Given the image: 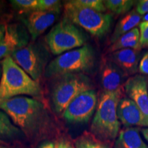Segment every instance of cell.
I'll list each match as a JSON object with an SVG mask.
<instances>
[{
    "label": "cell",
    "instance_id": "7",
    "mask_svg": "<svg viewBox=\"0 0 148 148\" xmlns=\"http://www.w3.org/2000/svg\"><path fill=\"white\" fill-rule=\"evenodd\" d=\"M46 42L53 55H61L86 45V36L75 24L64 17L51 29L46 36Z\"/></svg>",
    "mask_w": 148,
    "mask_h": 148
},
{
    "label": "cell",
    "instance_id": "31",
    "mask_svg": "<svg viewBox=\"0 0 148 148\" xmlns=\"http://www.w3.org/2000/svg\"><path fill=\"white\" fill-rule=\"evenodd\" d=\"M140 132H141L142 134H143V136H144V138H145V140H147L148 143V127H145V128H142L141 130H140Z\"/></svg>",
    "mask_w": 148,
    "mask_h": 148
},
{
    "label": "cell",
    "instance_id": "9",
    "mask_svg": "<svg viewBox=\"0 0 148 148\" xmlns=\"http://www.w3.org/2000/svg\"><path fill=\"white\" fill-rule=\"evenodd\" d=\"M97 105V96L95 90H86L74 98L64 110L62 116L69 123H87L95 112Z\"/></svg>",
    "mask_w": 148,
    "mask_h": 148
},
{
    "label": "cell",
    "instance_id": "3",
    "mask_svg": "<svg viewBox=\"0 0 148 148\" xmlns=\"http://www.w3.org/2000/svg\"><path fill=\"white\" fill-rule=\"evenodd\" d=\"M2 74L0 80V103L18 96L39 95L38 82L33 79L9 56L1 61Z\"/></svg>",
    "mask_w": 148,
    "mask_h": 148
},
{
    "label": "cell",
    "instance_id": "24",
    "mask_svg": "<svg viewBox=\"0 0 148 148\" xmlns=\"http://www.w3.org/2000/svg\"><path fill=\"white\" fill-rule=\"evenodd\" d=\"M61 1L58 0H38V10L60 12Z\"/></svg>",
    "mask_w": 148,
    "mask_h": 148
},
{
    "label": "cell",
    "instance_id": "36",
    "mask_svg": "<svg viewBox=\"0 0 148 148\" xmlns=\"http://www.w3.org/2000/svg\"><path fill=\"white\" fill-rule=\"evenodd\" d=\"M0 143H3V142H2V141H1V140H0Z\"/></svg>",
    "mask_w": 148,
    "mask_h": 148
},
{
    "label": "cell",
    "instance_id": "33",
    "mask_svg": "<svg viewBox=\"0 0 148 148\" xmlns=\"http://www.w3.org/2000/svg\"><path fill=\"white\" fill-rule=\"evenodd\" d=\"M1 74H2V65H1V62L0 63V80H1Z\"/></svg>",
    "mask_w": 148,
    "mask_h": 148
},
{
    "label": "cell",
    "instance_id": "26",
    "mask_svg": "<svg viewBox=\"0 0 148 148\" xmlns=\"http://www.w3.org/2000/svg\"><path fill=\"white\" fill-rule=\"evenodd\" d=\"M140 15H145L148 13V0H140L137 1L135 8Z\"/></svg>",
    "mask_w": 148,
    "mask_h": 148
},
{
    "label": "cell",
    "instance_id": "17",
    "mask_svg": "<svg viewBox=\"0 0 148 148\" xmlns=\"http://www.w3.org/2000/svg\"><path fill=\"white\" fill-rule=\"evenodd\" d=\"M141 20L142 16L140 15L135 9L127 13L116 23L114 32L111 35L110 43L113 44L121 36L135 28L138 25H140Z\"/></svg>",
    "mask_w": 148,
    "mask_h": 148
},
{
    "label": "cell",
    "instance_id": "4",
    "mask_svg": "<svg viewBox=\"0 0 148 148\" xmlns=\"http://www.w3.org/2000/svg\"><path fill=\"white\" fill-rule=\"evenodd\" d=\"M95 56L92 47L86 44L82 47L59 55L47 65L46 77H58L66 74L81 73L91 69Z\"/></svg>",
    "mask_w": 148,
    "mask_h": 148
},
{
    "label": "cell",
    "instance_id": "8",
    "mask_svg": "<svg viewBox=\"0 0 148 148\" xmlns=\"http://www.w3.org/2000/svg\"><path fill=\"white\" fill-rule=\"evenodd\" d=\"M13 60L34 80L38 82L45 71L48 53L42 46L29 44L11 55Z\"/></svg>",
    "mask_w": 148,
    "mask_h": 148
},
{
    "label": "cell",
    "instance_id": "34",
    "mask_svg": "<svg viewBox=\"0 0 148 148\" xmlns=\"http://www.w3.org/2000/svg\"><path fill=\"white\" fill-rule=\"evenodd\" d=\"M1 7H0V16H1Z\"/></svg>",
    "mask_w": 148,
    "mask_h": 148
},
{
    "label": "cell",
    "instance_id": "14",
    "mask_svg": "<svg viewBox=\"0 0 148 148\" xmlns=\"http://www.w3.org/2000/svg\"><path fill=\"white\" fill-rule=\"evenodd\" d=\"M125 73L110 59H103L100 69V80L104 91H114L123 87Z\"/></svg>",
    "mask_w": 148,
    "mask_h": 148
},
{
    "label": "cell",
    "instance_id": "32",
    "mask_svg": "<svg viewBox=\"0 0 148 148\" xmlns=\"http://www.w3.org/2000/svg\"><path fill=\"white\" fill-rule=\"evenodd\" d=\"M142 21L143 22H148V13L145 14L142 18Z\"/></svg>",
    "mask_w": 148,
    "mask_h": 148
},
{
    "label": "cell",
    "instance_id": "18",
    "mask_svg": "<svg viewBox=\"0 0 148 148\" xmlns=\"http://www.w3.org/2000/svg\"><path fill=\"white\" fill-rule=\"evenodd\" d=\"M141 48L140 44V29L135 27L112 44L108 51L110 53L122 49H133L139 51Z\"/></svg>",
    "mask_w": 148,
    "mask_h": 148
},
{
    "label": "cell",
    "instance_id": "27",
    "mask_svg": "<svg viewBox=\"0 0 148 148\" xmlns=\"http://www.w3.org/2000/svg\"><path fill=\"white\" fill-rule=\"evenodd\" d=\"M138 71L140 73L148 75V53H146L140 59L138 64Z\"/></svg>",
    "mask_w": 148,
    "mask_h": 148
},
{
    "label": "cell",
    "instance_id": "10",
    "mask_svg": "<svg viewBox=\"0 0 148 148\" xmlns=\"http://www.w3.org/2000/svg\"><path fill=\"white\" fill-rule=\"evenodd\" d=\"M125 93L136 103L148 121V79L140 74L129 77L124 84Z\"/></svg>",
    "mask_w": 148,
    "mask_h": 148
},
{
    "label": "cell",
    "instance_id": "25",
    "mask_svg": "<svg viewBox=\"0 0 148 148\" xmlns=\"http://www.w3.org/2000/svg\"><path fill=\"white\" fill-rule=\"evenodd\" d=\"M140 44L141 47L148 46V22H143L140 23Z\"/></svg>",
    "mask_w": 148,
    "mask_h": 148
},
{
    "label": "cell",
    "instance_id": "21",
    "mask_svg": "<svg viewBox=\"0 0 148 148\" xmlns=\"http://www.w3.org/2000/svg\"><path fill=\"white\" fill-rule=\"evenodd\" d=\"M135 1L131 0H106L103 1L106 9L116 14H124L132 8Z\"/></svg>",
    "mask_w": 148,
    "mask_h": 148
},
{
    "label": "cell",
    "instance_id": "15",
    "mask_svg": "<svg viewBox=\"0 0 148 148\" xmlns=\"http://www.w3.org/2000/svg\"><path fill=\"white\" fill-rule=\"evenodd\" d=\"M139 51L133 49H122L110 53L109 59L123 71L125 75H132L138 70Z\"/></svg>",
    "mask_w": 148,
    "mask_h": 148
},
{
    "label": "cell",
    "instance_id": "2",
    "mask_svg": "<svg viewBox=\"0 0 148 148\" xmlns=\"http://www.w3.org/2000/svg\"><path fill=\"white\" fill-rule=\"evenodd\" d=\"M124 91L122 88L114 91H103L101 94L90 127V134L110 145L114 144L120 132L117 107Z\"/></svg>",
    "mask_w": 148,
    "mask_h": 148
},
{
    "label": "cell",
    "instance_id": "1",
    "mask_svg": "<svg viewBox=\"0 0 148 148\" xmlns=\"http://www.w3.org/2000/svg\"><path fill=\"white\" fill-rule=\"evenodd\" d=\"M0 109L8 114L14 125L30 136L47 124L49 117L45 107L35 98L26 96L11 98L0 103Z\"/></svg>",
    "mask_w": 148,
    "mask_h": 148
},
{
    "label": "cell",
    "instance_id": "20",
    "mask_svg": "<svg viewBox=\"0 0 148 148\" xmlns=\"http://www.w3.org/2000/svg\"><path fill=\"white\" fill-rule=\"evenodd\" d=\"M75 148H112L109 144L96 138L90 133H84L75 141Z\"/></svg>",
    "mask_w": 148,
    "mask_h": 148
},
{
    "label": "cell",
    "instance_id": "5",
    "mask_svg": "<svg viewBox=\"0 0 148 148\" xmlns=\"http://www.w3.org/2000/svg\"><path fill=\"white\" fill-rule=\"evenodd\" d=\"M64 12L65 18L71 23L99 38L108 33L112 21L111 14L77 6L70 1L64 3Z\"/></svg>",
    "mask_w": 148,
    "mask_h": 148
},
{
    "label": "cell",
    "instance_id": "12",
    "mask_svg": "<svg viewBox=\"0 0 148 148\" xmlns=\"http://www.w3.org/2000/svg\"><path fill=\"white\" fill-rule=\"evenodd\" d=\"M28 36L21 25H5V36L0 42V60L4 59L18 49L27 45Z\"/></svg>",
    "mask_w": 148,
    "mask_h": 148
},
{
    "label": "cell",
    "instance_id": "16",
    "mask_svg": "<svg viewBox=\"0 0 148 148\" xmlns=\"http://www.w3.org/2000/svg\"><path fill=\"white\" fill-rule=\"evenodd\" d=\"M137 127H125L120 130L114 143V148H148Z\"/></svg>",
    "mask_w": 148,
    "mask_h": 148
},
{
    "label": "cell",
    "instance_id": "13",
    "mask_svg": "<svg viewBox=\"0 0 148 148\" xmlns=\"http://www.w3.org/2000/svg\"><path fill=\"white\" fill-rule=\"evenodd\" d=\"M119 121L125 127H148V121L134 101L123 97L117 107Z\"/></svg>",
    "mask_w": 148,
    "mask_h": 148
},
{
    "label": "cell",
    "instance_id": "23",
    "mask_svg": "<svg viewBox=\"0 0 148 148\" xmlns=\"http://www.w3.org/2000/svg\"><path fill=\"white\" fill-rule=\"evenodd\" d=\"M70 1L77 6L93 10L97 12H103L106 10L103 1L101 0H72Z\"/></svg>",
    "mask_w": 148,
    "mask_h": 148
},
{
    "label": "cell",
    "instance_id": "6",
    "mask_svg": "<svg viewBox=\"0 0 148 148\" xmlns=\"http://www.w3.org/2000/svg\"><path fill=\"white\" fill-rule=\"evenodd\" d=\"M51 99L56 112L63 113L72 100L81 92L92 89L89 79L82 73L66 74L56 77Z\"/></svg>",
    "mask_w": 148,
    "mask_h": 148
},
{
    "label": "cell",
    "instance_id": "35",
    "mask_svg": "<svg viewBox=\"0 0 148 148\" xmlns=\"http://www.w3.org/2000/svg\"><path fill=\"white\" fill-rule=\"evenodd\" d=\"M0 148H7V147H3V146H1V147H0Z\"/></svg>",
    "mask_w": 148,
    "mask_h": 148
},
{
    "label": "cell",
    "instance_id": "19",
    "mask_svg": "<svg viewBox=\"0 0 148 148\" xmlns=\"http://www.w3.org/2000/svg\"><path fill=\"white\" fill-rule=\"evenodd\" d=\"M21 134V130L12 123L8 114L0 110V137L13 138Z\"/></svg>",
    "mask_w": 148,
    "mask_h": 148
},
{
    "label": "cell",
    "instance_id": "11",
    "mask_svg": "<svg viewBox=\"0 0 148 148\" xmlns=\"http://www.w3.org/2000/svg\"><path fill=\"white\" fill-rule=\"evenodd\" d=\"M59 14L58 12L34 11L23 14L20 18L28 30L32 40H35L54 23Z\"/></svg>",
    "mask_w": 148,
    "mask_h": 148
},
{
    "label": "cell",
    "instance_id": "22",
    "mask_svg": "<svg viewBox=\"0 0 148 148\" xmlns=\"http://www.w3.org/2000/svg\"><path fill=\"white\" fill-rule=\"evenodd\" d=\"M10 3L22 14L38 10V0H12Z\"/></svg>",
    "mask_w": 148,
    "mask_h": 148
},
{
    "label": "cell",
    "instance_id": "30",
    "mask_svg": "<svg viewBox=\"0 0 148 148\" xmlns=\"http://www.w3.org/2000/svg\"><path fill=\"white\" fill-rule=\"evenodd\" d=\"M5 25L1 24L0 25V42L2 41L5 36Z\"/></svg>",
    "mask_w": 148,
    "mask_h": 148
},
{
    "label": "cell",
    "instance_id": "28",
    "mask_svg": "<svg viewBox=\"0 0 148 148\" xmlns=\"http://www.w3.org/2000/svg\"><path fill=\"white\" fill-rule=\"evenodd\" d=\"M55 148H75L69 140H60L55 143Z\"/></svg>",
    "mask_w": 148,
    "mask_h": 148
},
{
    "label": "cell",
    "instance_id": "29",
    "mask_svg": "<svg viewBox=\"0 0 148 148\" xmlns=\"http://www.w3.org/2000/svg\"><path fill=\"white\" fill-rule=\"evenodd\" d=\"M38 148H55V143L51 141H45L42 143Z\"/></svg>",
    "mask_w": 148,
    "mask_h": 148
}]
</instances>
